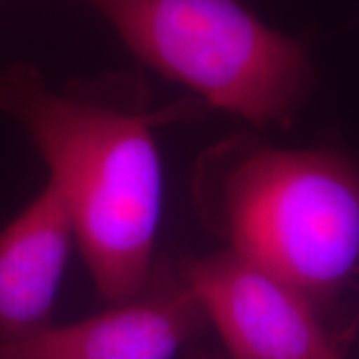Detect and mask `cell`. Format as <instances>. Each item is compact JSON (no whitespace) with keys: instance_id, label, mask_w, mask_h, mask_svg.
I'll use <instances>...</instances> for the list:
<instances>
[{"instance_id":"6da1fadb","label":"cell","mask_w":359,"mask_h":359,"mask_svg":"<svg viewBox=\"0 0 359 359\" xmlns=\"http://www.w3.org/2000/svg\"><path fill=\"white\" fill-rule=\"evenodd\" d=\"M144 106L138 84L122 76L54 90L30 65L0 74V110L25 128L48 166L94 287L108 304L136 297L154 271L162 212L154 128L205 108L196 96L152 112Z\"/></svg>"},{"instance_id":"7a4b0ae2","label":"cell","mask_w":359,"mask_h":359,"mask_svg":"<svg viewBox=\"0 0 359 359\" xmlns=\"http://www.w3.org/2000/svg\"><path fill=\"white\" fill-rule=\"evenodd\" d=\"M194 196L226 250L318 308L358 271L359 168L344 156L230 138L200 158Z\"/></svg>"},{"instance_id":"3957f363","label":"cell","mask_w":359,"mask_h":359,"mask_svg":"<svg viewBox=\"0 0 359 359\" xmlns=\"http://www.w3.org/2000/svg\"><path fill=\"white\" fill-rule=\"evenodd\" d=\"M124 44L205 106L254 126H287L313 84L302 42L238 0H84Z\"/></svg>"},{"instance_id":"277c9868","label":"cell","mask_w":359,"mask_h":359,"mask_svg":"<svg viewBox=\"0 0 359 359\" xmlns=\"http://www.w3.org/2000/svg\"><path fill=\"white\" fill-rule=\"evenodd\" d=\"M176 269L216 327L226 359H344L346 344L325 327L320 308L242 256H186Z\"/></svg>"},{"instance_id":"5b68a950","label":"cell","mask_w":359,"mask_h":359,"mask_svg":"<svg viewBox=\"0 0 359 359\" xmlns=\"http://www.w3.org/2000/svg\"><path fill=\"white\" fill-rule=\"evenodd\" d=\"M202 320L176 266L156 262L136 297L84 320L0 339V359H174Z\"/></svg>"},{"instance_id":"8992f818","label":"cell","mask_w":359,"mask_h":359,"mask_svg":"<svg viewBox=\"0 0 359 359\" xmlns=\"http://www.w3.org/2000/svg\"><path fill=\"white\" fill-rule=\"evenodd\" d=\"M72 242L65 200L46 182L0 231V339L50 325Z\"/></svg>"},{"instance_id":"52a82bcc","label":"cell","mask_w":359,"mask_h":359,"mask_svg":"<svg viewBox=\"0 0 359 359\" xmlns=\"http://www.w3.org/2000/svg\"><path fill=\"white\" fill-rule=\"evenodd\" d=\"M198 359H222V358H214V355H202V358Z\"/></svg>"}]
</instances>
